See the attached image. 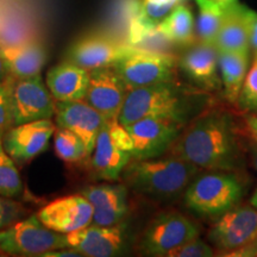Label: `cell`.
<instances>
[{"mask_svg":"<svg viewBox=\"0 0 257 257\" xmlns=\"http://www.w3.org/2000/svg\"><path fill=\"white\" fill-rule=\"evenodd\" d=\"M170 153L207 170L232 172L243 162L232 117L219 108H207L197 115L176 138Z\"/></svg>","mask_w":257,"mask_h":257,"instance_id":"1","label":"cell"},{"mask_svg":"<svg viewBox=\"0 0 257 257\" xmlns=\"http://www.w3.org/2000/svg\"><path fill=\"white\" fill-rule=\"evenodd\" d=\"M211 104L210 91L189 87L173 79L130 89L118 121L126 126L146 117H165L188 125Z\"/></svg>","mask_w":257,"mask_h":257,"instance_id":"2","label":"cell"},{"mask_svg":"<svg viewBox=\"0 0 257 257\" xmlns=\"http://www.w3.org/2000/svg\"><path fill=\"white\" fill-rule=\"evenodd\" d=\"M197 167L179 157L135 160L124 168V179L135 191L148 197L169 199L188 187L199 173Z\"/></svg>","mask_w":257,"mask_h":257,"instance_id":"3","label":"cell"},{"mask_svg":"<svg viewBox=\"0 0 257 257\" xmlns=\"http://www.w3.org/2000/svg\"><path fill=\"white\" fill-rule=\"evenodd\" d=\"M242 195L243 185L236 175L216 170L193 180L186 191L185 202L201 216H218L232 208Z\"/></svg>","mask_w":257,"mask_h":257,"instance_id":"4","label":"cell"},{"mask_svg":"<svg viewBox=\"0 0 257 257\" xmlns=\"http://www.w3.org/2000/svg\"><path fill=\"white\" fill-rule=\"evenodd\" d=\"M179 59L170 53L126 44L120 57L112 67L124 80L128 89H134L175 79Z\"/></svg>","mask_w":257,"mask_h":257,"instance_id":"5","label":"cell"},{"mask_svg":"<svg viewBox=\"0 0 257 257\" xmlns=\"http://www.w3.org/2000/svg\"><path fill=\"white\" fill-rule=\"evenodd\" d=\"M133 140L126 127L114 119H107L96 137L92 156V167L98 178L114 181L131 159Z\"/></svg>","mask_w":257,"mask_h":257,"instance_id":"6","label":"cell"},{"mask_svg":"<svg viewBox=\"0 0 257 257\" xmlns=\"http://www.w3.org/2000/svg\"><path fill=\"white\" fill-rule=\"evenodd\" d=\"M197 237V225L185 214L178 211L163 212L153 218L144 229L138 249L144 255L166 257L172 249Z\"/></svg>","mask_w":257,"mask_h":257,"instance_id":"7","label":"cell"},{"mask_svg":"<svg viewBox=\"0 0 257 257\" xmlns=\"http://www.w3.org/2000/svg\"><path fill=\"white\" fill-rule=\"evenodd\" d=\"M64 248H68L66 234L47 227L37 216L18 221L3 231L0 243L3 253L16 256H42L51 250Z\"/></svg>","mask_w":257,"mask_h":257,"instance_id":"8","label":"cell"},{"mask_svg":"<svg viewBox=\"0 0 257 257\" xmlns=\"http://www.w3.org/2000/svg\"><path fill=\"white\" fill-rule=\"evenodd\" d=\"M187 125L165 117H146L126 125L133 140V159H155L170 149Z\"/></svg>","mask_w":257,"mask_h":257,"instance_id":"9","label":"cell"},{"mask_svg":"<svg viewBox=\"0 0 257 257\" xmlns=\"http://www.w3.org/2000/svg\"><path fill=\"white\" fill-rule=\"evenodd\" d=\"M14 125L41 119H51L55 114V101L46 87L41 74L15 80L12 89Z\"/></svg>","mask_w":257,"mask_h":257,"instance_id":"10","label":"cell"},{"mask_svg":"<svg viewBox=\"0 0 257 257\" xmlns=\"http://www.w3.org/2000/svg\"><path fill=\"white\" fill-rule=\"evenodd\" d=\"M67 246L76 250L82 256L111 257L124 252L126 246V225L112 226L91 224L81 230L66 234Z\"/></svg>","mask_w":257,"mask_h":257,"instance_id":"11","label":"cell"},{"mask_svg":"<svg viewBox=\"0 0 257 257\" xmlns=\"http://www.w3.org/2000/svg\"><path fill=\"white\" fill-rule=\"evenodd\" d=\"M256 237L257 208L253 206L230 208L208 231V239L221 251L245 245Z\"/></svg>","mask_w":257,"mask_h":257,"instance_id":"12","label":"cell"},{"mask_svg":"<svg viewBox=\"0 0 257 257\" xmlns=\"http://www.w3.org/2000/svg\"><path fill=\"white\" fill-rule=\"evenodd\" d=\"M130 89L113 67L89 70V83L85 100L107 119L119 115Z\"/></svg>","mask_w":257,"mask_h":257,"instance_id":"13","label":"cell"},{"mask_svg":"<svg viewBox=\"0 0 257 257\" xmlns=\"http://www.w3.org/2000/svg\"><path fill=\"white\" fill-rule=\"evenodd\" d=\"M56 126L50 119L14 125L2 138L3 147L16 163H27L47 149Z\"/></svg>","mask_w":257,"mask_h":257,"instance_id":"14","label":"cell"},{"mask_svg":"<svg viewBox=\"0 0 257 257\" xmlns=\"http://www.w3.org/2000/svg\"><path fill=\"white\" fill-rule=\"evenodd\" d=\"M126 44L105 32L83 35L68 48L66 61L92 70L112 67L119 59Z\"/></svg>","mask_w":257,"mask_h":257,"instance_id":"15","label":"cell"},{"mask_svg":"<svg viewBox=\"0 0 257 257\" xmlns=\"http://www.w3.org/2000/svg\"><path fill=\"white\" fill-rule=\"evenodd\" d=\"M37 217L49 229L67 234L92 224L93 207L82 194L68 195L49 202Z\"/></svg>","mask_w":257,"mask_h":257,"instance_id":"16","label":"cell"},{"mask_svg":"<svg viewBox=\"0 0 257 257\" xmlns=\"http://www.w3.org/2000/svg\"><path fill=\"white\" fill-rule=\"evenodd\" d=\"M55 114L59 127L68 128L78 135L85 144L87 156H91L96 137L107 118L85 100L56 101Z\"/></svg>","mask_w":257,"mask_h":257,"instance_id":"17","label":"cell"},{"mask_svg":"<svg viewBox=\"0 0 257 257\" xmlns=\"http://www.w3.org/2000/svg\"><path fill=\"white\" fill-rule=\"evenodd\" d=\"M83 197L93 207L92 224L112 226L119 224L127 213L126 188L123 185H92L83 188Z\"/></svg>","mask_w":257,"mask_h":257,"instance_id":"18","label":"cell"},{"mask_svg":"<svg viewBox=\"0 0 257 257\" xmlns=\"http://www.w3.org/2000/svg\"><path fill=\"white\" fill-rule=\"evenodd\" d=\"M186 75L206 91H218L221 80L218 75V50L213 44L200 42L189 48L179 60Z\"/></svg>","mask_w":257,"mask_h":257,"instance_id":"19","label":"cell"},{"mask_svg":"<svg viewBox=\"0 0 257 257\" xmlns=\"http://www.w3.org/2000/svg\"><path fill=\"white\" fill-rule=\"evenodd\" d=\"M9 76L15 80L38 75L47 62V51L37 40L24 41L12 46H0Z\"/></svg>","mask_w":257,"mask_h":257,"instance_id":"20","label":"cell"},{"mask_svg":"<svg viewBox=\"0 0 257 257\" xmlns=\"http://www.w3.org/2000/svg\"><path fill=\"white\" fill-rule=\"evenodd\" d=\"M89 83V70L69 61L57 64L47 74V86L56 101L83 100Z\"/></svg>","mask_w":257,"mask_h":257,"instance_id":"21","label":"cell"},{"mask_svg":"<svg viewBox=\"0 0 257 257\" xmlns=\"http://www.w3.org/2000/svg\"><path fill=\"white\" fill-rule=\"evenodd\" d=\"M245 8L246 6L237 3L230 8L224 9L223 21L214 40V47L218 53L230 51L249 54L250 44Z\"/></svg>","mask_w":257,"mask_h":257,"instance_id":"22","label":"cell"},{"mask_svg":"<svg viewBox=\"0 0 257 257\" xmlns=\"http://www.w3.org/2000/svg\"><path fill=\"white\" fill-rule=\"evenodd\" d=\"M186 0H142L140 14L128 32L127 42L136 46L149 31L157 28L161 22Z\"/></svg>","mask_w":257,"mask_h":257,"instance_id":"23","label":"cell"},{"mask_svg":"<svg viewBox=\"0 0 257 257\" xmlns=\"http://www.w3.org/2000/svg\"><path fill=\"white\" fill-rule=\"evenodd\" d=\"M218 62L220 66L221 82L224 86V95L229 102H237L243 82L248 74L249 54L218 53Z\"/></svg>","mask_w":257,"mask_h":257,"instance_id":"24","label":"cell"},{"mask_svg":"<svg viewBox=\"0 0 257 257\" xmlns=\"http://www.w3.org/2000/svg\"><path fill=\"white\" fill-rule=\"evenodd\" d=\"M157 30L173 44H192L194 42V21L187 6L180 4L161 23Z\"/></svg>","mask_w":257,"mask_h":257,"instance_id":"25","label":"cell"},{"mask_svg":"<svg viewBox=\"0 0 257 257\" xmlns=\"http://www.w3.org/2000/svg\"><path fill=\"white\" fill-rule=\"evenodd\" d=\"M142 0H113L108 14L112 36L126 44L128 32L140 14Z\"/></svg>","mask_w":257,"mask_h":257,"instance_id":"26","label":"cell"},{"mask_svg":"<svg viewBox=\"0 0 257 257\" xmlns=\"http://www.w3.org/2000/svg\"><path fill=\"white\" fill-rule=\"evenodd\" d=\"M199 8L198 34L201 42L213 44L224 17V9L213 0H194Z\"/></svg>","mask_w":257,"mask_h":257,"instance_id":"27","label":"cell"},{"mask_svg":"<svg viewBox=\"0 0 257 257\" xmlns=\"http://www.w3.org/2000/svg\"><path fill=\"white\" fill-rule=\"evenodd\" d=\"M23 192V184L16 168L15 161L9 156L0 141V195L5 198L19 197Z\"/></svg>","mask_w":257,"mask_h":257,"instance_id":"28","label":"cell"},{"mask_svg":"<svg viewBox=\"0 0 257 257\" xmlns=\"http://www.w3.org/2000/svg\"><path fill=\"white\" fill-rule=\"evenodd\" d=\"M55 153L64 162H78L88 157L81 138L64 127H60L56 131Z\"/></svg>","mask_w":257,"mask_h":257,"instance_id":"29","label":"cell"},{"mask_svg":"<svg viewBox=\"0 0 257 257\" xmlns=\"http://www.w3.org/2000/svg\"><path fill=\"white\" fill-rule=\"evenodd\" d=\"M15 79L8 76L0 82V138L10 127L14 126V110H12V89Z\"/></svg>","mask_w":257,"mask_h":257,"instance_id":"30","label":"cell"},{"mask_svg":"<svg viewBox=\"0 0 257 257\" xmlns=\"http://www.w3.org/2000/svg\"><path fill=\"white\" fill-rule=\"evenodd\" d=\"M237 104L244 111L257 112V57L246 74Z\"/></svg>","mask_w":257,"mask_h":257,"instance_id":"31","label":"cell"},{"mask_svg":"<svg viewBox=\"0 0 257 257\" xmlns=\"http://www.w3.org/2000/svg\"><path fill=\"white\" fill-rule=\"evenodd\" d=\"M214 256V251L211 245L205 243L204 240L193 238L187 240L181 245L176 246L167 253L166 257H211Z\"/></svg>","mask_w":257,"mask_h":257,"instance_id":"32","label":"cell"},{"mask_svg":"<svg viewBox=\"0 0 257 257\" xmlns=\"http://www.w3.org/2000/svg\"><path fill=\"white\" fill-rule=\"evenodd\" d=\"M245 17L248 24L250 48L253 50L255 57H257V14L252 10L245 8Z\"/></svg>","mask_w":257,"mask_h":257,"instance_id":"33","label":"cell"},{"mask_svg":"<svg viewBox=\"0 0 257 257\" xmlns=\"http://www.w3.org/2000/svg\"><path fill=\"white\" fill-rule=\"evenodd\" d=\"M16 216H17V211L15 210V204L0 199V229L11 223Z\"/></svg>","mask_w":257,"mask_h":257,"instance_id":"34","label":"cell"},{"mask_svg":"<svg viewBox=\"0 0 257 257\" xmlns=\"http://www.w3.org/2000/svg\"><path fill=\"white\" fill-rule=\"evenodd\" d=\"M245 128L250 137L257 142V113L248 114L245 117Z\"/></svg>","mask_w":257,"mask_h":257,"instance_id":"35","label":"cell"},{"mask_svg":"<svg viewBox=\"0 0 257 257\" xmlns=\"http://www.w3.org/2000/svg\"><path fill=\"white\" fill-rule=\"evenodd\" d=\"M8 76H9V74H8V69H6L5 61H4V59H3L2 53H0V82L4 81Z\"/></svg>","mask_w":257,"mask_h":257,"instance_id":"36","label":"cell"},{"mask_svg":"<svg viewBox=\"0 0 257 257\" xmlns=\"http://www.w3.org/2000/svg\"><path fill=\"white\" fill-rule=\"evenodd\" d=\"M213 2H216L217 4H219L223 9H227L230 8V6L237 4L238 0H213Z\"/></svg>","mask_w":257,"mask_h":257,"instance_id":"37","label":"cell"},{"mask_svg":"<svg viewBox=\"0 0 257 257\" xmlns=\"http://www.w3.org/2000/svg\"><path fill=\"white\" fill-rule=\"evenodd\" d=\"M251 161H252L253 167H255V169L257 170V142L256 141L251 147Z\"/></svg>","mask_w":257,"mask_h":257,"instance_id":"38","label":"cell"},{"mask_svg":"<svg viewBox=\"0 0 257 257\" xmlns=\"http://www.w3.org/2000/svg\"><path fill=\"white\" fill-rule=\"evenodd\" d=\"M250 204H251L255 208H257V189L253 192L252 197H251V199H250Z\"/></svg>","mask_w":257,"mask_h":257,"instance_id":"39","label":"cell"},{"mask_svg":"<svg viewBox=\"0 0 257 257\" xmlns=\"http://www.w3.org/2000/svg\"><path fill=\"white\" fill-rule=\"evenodd\" d=\"M2 238H3V231H0V243H2ZM0 255H4L2 251V249H0Z\"/></svg>","mask_w":257,"mask_h":257,"instance_id":"40","label":"cell"},{"mask_svg":"<svg viewBox=\"0 0 257 257\" xmlns=\"http://www.w3.org/2000/svg\"><path fill=\"white\" fill-rule=\"evenodd\" d=\"M255 239H256V240H257V237H256V238H255Z\"/></svg>","mask_w":257,"mask_h":257,"instance_id":"41","label":"cell"},{"mask_svg":"<svg viewBox=\"0 0 257 257\" xmlns=\"http://www.w3.org/2000/svg\"><path fill=\"white\" fill-rule=\"evenodd\" d=\"M0 141H2V138H0Z\"/></svg>","mask_w":257,"mask_h":257,"instance_id":"42","label":"cell"}]
</instances>
